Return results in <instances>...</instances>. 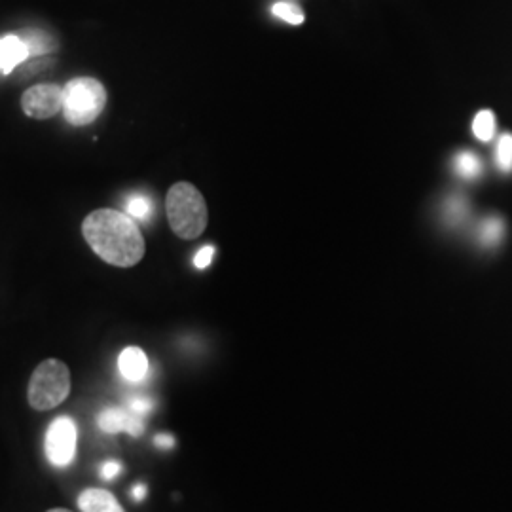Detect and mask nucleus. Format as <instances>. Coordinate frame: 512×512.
<instances>
[{"mask_svg": "<svg viewBox=\"0 0 512 512\" xmlns=\"http://www.w3.org/2000/svg\"><path fill=\"white\" fill-rule=\"evenodd\" d=\"M82 236L110 266L131 268L145 256V238L135 219L116 209H97L82 222Z\"/></svg>", "mask_w": 512, "mask_h": 512, "instance_id": "1", "label": "nucleus"}, {"mask_svg": "<svg viewBox=\"0 0 512 512\" xmlns=\"http://www.w3.org/2000/svg\"><path fill=\"white\" fill-rule=\"evenodd\" d=\"M165 211L171 230L181 239L200 238L207 228V203L194 184H173L165 198Z\"/></svg>", "mask_w": 512, "mask_h": 512, "instance_id": "2", "label": "nucleus"}, {"mask_svg": "<svg viewBox=\"0 0 512 512\" xmlns=\"http://www.w3.org/2000/svg\"><path fill=\"white\" fill-rule=\"evenodd\" d=\"M71 368L59 359H46L33 370L27 385V401L37 412L54 410L71 395Z\"/></svg>", "mask_w": 512, "mask_h": 512, "instance_id": "3", "label": "nucleus"}, {"mask_svg": "<svg viewBox=\"0 0 512 512\" xmlns=\"http://www.w3.org/2000/svg\"><path fill=\"white\" fill-rule=\"evenodd\" d=\"M107 105V90L95 78H74L63 88V114L69 124L84 128L93 124Z\"/></svg>", "mask_w": 512, "mask_h": 512, "instance_id": "4", "label": "nucleus"}, {"mask_svg": "<svg viewBox=\"0 0 512 512\" xmlns=\"http://www.w3.org/2000/svg\"><path fill=\"white\" fill-rule=\"evenodd\" d=\"M78 446V427L76 421L69 416L55 418L44 437V454L55 469H65L76 459Z\"/></svg>", "mask_w": 512, "mask_h": 512, "instance_id": "5", "label": "nucleus"}, {"mask_svg": "<svg viewBox=\"0 0 512 512\" xmlns=\"http://www.w3.org/2000/svg\"><path fill=\"white\" fill-rule=\"evenodd\" d=\"M21 109L37 120H48L63 110V88L59 84H37L21 97Z\"/></svg>", "mask_w": 512, "mask_h": 512, "instance_id": "6", "label": "nucleus"}, {"mask_svg": "<svg viewBox=\"0 0 512 512\" xmlns=\"http://www.w3.org/2000/svg\"><path fill=\"white\" fill-rule=\"evenodd\" d=\"M97 425L103 433L107 435H118V433H128L131 437H141L145 433V420L131 408H122V406H110L101 410Z\"/></svg>", "mask_w": 512, "mask_h": 512, "instance_id": "7", "label": "nucleus"}, {"mask_svg": "<svg viewBox=\"0 0 512 512\" xmlns=\"http://www.w3.org/2000/svg\"><path fill=\"white\" fill-rule=\"evenodd\" d=\"M76 503L80 512H126L114 494L105 488H86L80 492Z\"/></svg>", "mask_w": 512, "mask_h": 512, "instance_id": "8", "label": "nucleus"}, {"mask_svg": "<svg viewBox=\"0 0 512 512\" xmlns=\"http://www.w3.org/2000/svg\"><path fill=\"white\" fill-rule=\"evenodd\" d=\"M148 368H150V365H148L147 353L141 348L129 346L118 357L120 374L133 384L143 382L147 378Z\"/></svg>", "mask_w": 512, "mask_h": 512, "instance_id": "9", "label": "nucleus"}, {"mask_svg": "<svg viewBox=\"0 0 512 512\" xmlns=\"http://www.w3.org/2000/svg\"><path fill=\"white\" fill-rule=\"evenodd\" d=\"M29 48L25 40L19 35H8L0 38V71L2 74H10L25 59H29Z\"/></svg>", "mask_w": 512, "mask_h": 512, "instance_id": "10", "label": "nucleus"}, {"mask_svg": "<svg viewBox=\"0 0 512 512\" xmlns=\"http://www.w3.org/2000/svg\"><path fill=\"white\" fill-rule=\"evenodd\" d=\"M19 37L25 40L27 48H29V55H44L50 54L55 50V42L48 35H44L42 31H35V29H29L25 33H21Z\"/></svg>", "mask_w": 512, "mask_h": 512, "instance_id": "11", "label": "nucleus"}, {"mask_svg": "<svg viewBox=\"0 0 512 512\" xmlns=\"http://www.w3.org/2000/svg\"><path fill=\"white\" fill-rule=\"evenodd\" d=\"M473 133L482 143H490L495 135V116L492 110H480L473 122Z\"/></svg>", "mask_w": 512, "mask_h": 512, "instance_id": "12", "label": "nucleus"}, {"mask_svg": "<svg viewBox=\"0 0 512 512\" xmlns=\"http://www.w3.org/2000/svg\"><path fill=\"white\" fill-rule=\"evenodd\" d=\"M456 171L463 179H476L482 173V162L473 152H461L456 158Z\"/></svg>", "mask_w": 512, "mask_h": 512, "instance_id": "13", "label": "nucleus"}, {"mask_svg": "<svg viewBox=\"0 0 512 512\" xmlns=\"http://www.w3.org/2000/svg\"><path fill=\"white\" fill-rule=\"evenodd\" d=\"M495 162L503 173H512V133L501 135L495 150Z\"/></svg>", "mask_w": 512, "mask_h": 512, "instance_id": "14", "label": "nucleus"}, {"mask_svg": "<svg viewBox=\"0 0 512 512\" xmlns=\"http://www.w3.org/2000/svg\"><path fill=\"white\" fill-rule=\"evenodd\" d=\"M503 234H505V224L499 219L484 220V224L480 226V232H478L480 241L488 247L497 245L503 239Z\"/></svg>", "mask_w": 512, "mask_h": 512, "instance_id": "15", "label": "nucleus"}, {"mask_svg": "<svg viewBox=\"0 0 512 512\" xmlns=\"http://www.w3.org/2000/svg\"><path fill=\"white\" fill-rule=\"evenodd\" d=\"M126 209L131 219L147 220L152 213V200L145 194H133L129 196Z\"/></svg>", "mask_w": 512, "mask_h": 512, "instance_id": "16", "label": "nucleus"}, {"mask_svg": "<svg viewBox=\"0 0 512 512\" xmlns=\"http://www.w3.org/2000/svg\"><path fill=\"white\" fill-rule=\"evenodd\" d=\"M272 12H274L275 18L283 19L291 25H302L304 19H306L304 18V12L291 2H277V4H274Z\"/></svg>", "mask_w": 512, "mask_h": 512, "instance_id": "17", "label": "nucleus"}, {"mask_svg": "<svg viewBox=\"0 0 512 512\" xmlns=\"http://www.w3.org/2000/svg\"><path fill=\"white\" fill-rule=\"evenodd\" d=\"M133 412H137L139 416H147L148 412L154 408V403L147 397H133L128 404Z\"/></svg>", "mask_w": 512, "mask_h": 512, "instance_id": "18", "label": "nucleus"}, {"mask_svg": "<svg viewBox=\"0 0 512 512\" xmlns=\"http://www.w3.org/2000/svg\"><path fill=\"white\" fill-rule=\"evenodd\" d=\"M213 256H215V247H211V245L203 247V249H200V253L194 256V266L200 268V270L207 268L213 262Z\"/></svg>", "mask_w": 512, "mask_h": 512, "instance_id": "19", "label": "nucleus"}, {"mask_svg": "<svg viewBox=\"0 0 512 512\" xmlns=\"http://www.w3.org/2000/svg\"><path fill=\"white\" fill-rule=\"evenodd\" d=\"M120 473H122V463L116 461V459L105 461L103 467H101V476H103L105 480H114Z\"/></svg>", "mask_w": 512, "mask_h": 512, "instance_id": "20", "label": "nucleus"}, {"mask_svg": "<svg viewBox=\"0 0 512 512\" xmlns=\"http://www.w3.org/2000/svg\"><path fill=\"white\" fill-rule=\"evenodd\" d=\"M154 446L160 448V450H171L175 446V439L171 435H158L154 439Z\"/></svg>", "mask_w": 512, "mask_h": 512, "instance_id": "21", "label": "nucleus"}, {"mask_svg": "<svg viewBox=\"0 0 512 512\" xmlns=\"http://www.w3.org/2000/svg\"><path fill=\"white\" fill-rule=\"evenodd\" d=\"M148 488L145 484H137L133 490H131V495H133V499L135 501H143L145 497H147Z\"/></svg>", "mask_w": 512, "mask_h": 512, "instance_id": "22", "label": "nucleus"}, {"mask_svg": "<svg viewBox=\"0 0 512 512\" xmlns=\"http://www.w3.org/2000/svg\"><path fill=\"white\" fill-rule=\"evenodd\" d=\"M46 512H73V511H69V509H50V511H46Z\"/></svg>", "mask_w": 512, "mask_h": 512, "instance_id": "23", "label": "nucleus"}]
</instances>
